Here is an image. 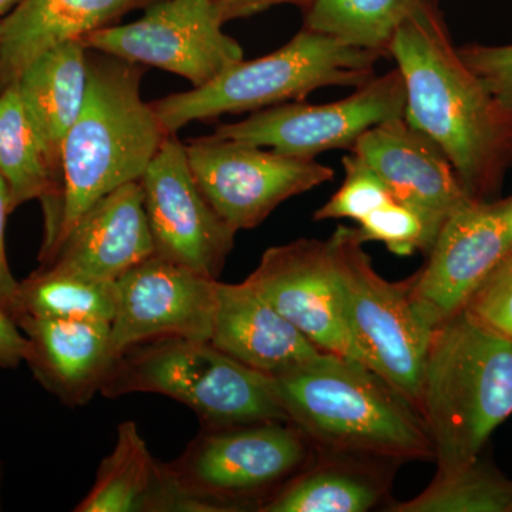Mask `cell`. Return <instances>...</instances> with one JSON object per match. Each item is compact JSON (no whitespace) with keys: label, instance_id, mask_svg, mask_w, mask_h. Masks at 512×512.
I'll list each match as a JSON object with an SVG mask.
<instances>
[{"label":"cell","instance_id":"25","mask_svg":"<svg viewBox=\"0 0 512 512\" xmlns=\"http://www.w3.org/2000/svg\"><path fill=\"white\" fill-rule=\"evenodd\" d=\"M116 308V282L97 281L52 266H40L35 274L19 282L13 320L30 316L111 323Z\"/></svg>","mask_w":512,"mask_h":512},{"label":"cell","instance_id":"8","mask_svg":"<svg viewBox=\"0 0 512 512\" xmlns=\"http://www.w3.org/2000/svg\"><path fill=\"white\" fill-rule=\"evenodd\" d=\"M329 244L345 296L349 329L363 363L420 410L433 330L414 308L412 278L389 282L380 276L357 228L339 225Z\"/></svg>","mask_w":512,"mask_h":512},{"label":"cell","instance_id":"34","mask_svg":"<svg viewBox=\"0 0 512 512\" xmlns=\"http://www.w3.org/2000/svg\"><path fill=\"white\" fill-rule=\"evenodd\" d=\"M224 23L229 20L248 18L278 5H301L308 8L313 0H214Z\"/></svg>","mask_w":512,"mask_h":512},{"label":"cell","instance_id":"28","mask_svg":"<svg viewBox=\"0 0 512 512\" xmlns=\"http://www.w3.org/2000/svg\"><path fill=\"white\" fill-rule=\"evenodd\" d=\"M345 181L325 205L313 215L315 221L353 220L360 222L370 212L394 201L379 174L355 153L343 157Z\"/></svg>","mask_w":512,"mask_h":512},{"label":"cell","instance_id":"17","mask_svg":"<svg viewBox=\"0 0 512 512\" xmlns=\"http://www.w3.org/2000/svg\"><path fill=\"white\" fill-rule=\"evenodd\" d=\"M154 256L140 181L104 195L74 225L47 264L97 281L117 282Z\"/></svg>","mask_w":512,"mask_h":512},{"label":"cell","instance_id":"36","mask_svg":"<svg viewBox=\"0 0 512 512\" xmlns=\"http://www.w3.org/2000/svg\"><path fill=\"white\" fill-rule=\"evenodd\" d=\"M0 483H2V470H0Z\"/></svg>","mask_w":512,"mask_h":512},{"label":"cell","instance_id":"27","mask_svg":"<svg viewBox=\"0 0 512 512\" xmlns=\"http://www.w3.org/2000/svg\"><path fill=\"white\" fill-rule=\"evenodd\" d=\"M417 0H313L305 28L318 30L349 45L375 50L387 47Z\"/></svg>","mask_w":512,"mask_h":512},{"label":"cell","instance_id":"5","mask_svg":"<svg viewBox=\"0 0 512 512\" xmlns=\"http://www.w3.org/2000/svg\"><path fill=\"white\" fill-rule=\"evenodd\" d=\"M384 55L303 28L291 42L269 55L232 64L217 77L183 93L153 101L165 130H178L222 114L259 111L302 101L322 87H357L376 77Z\"/></svg>","mask_w":512,"mask_h":512},{"label":"cell","instance_id":"15","mask_svg":"<svg viewBox=\"0 0 512 512\" xmlns=\"http://www.w3.org/2000/svg\"><path fill=\"white\" fill-rule=\"evenodd\" d=\"M217 282L158 256H151L121 276L116 282V315L110 323L116 356L153 340L210 342Z\"/></svg>","mask_w":512,"mask_h":512},{"label":"cell","instance_id":"10","mask_svg":"<svg viewBox=\"0 0 512 512\" xmlns=\"http://www.w3.org/2000/svg\"><path fill=\"white\" fill-rule=\"evenodd\" d=\"M214 0H164L143 18L83 37L87 49L178 74L200 87L244 60L237 40L222 30Z\"/></svg>","mask_w":512,"mask_h":512},{"label":"cell","instance_id":"32","mask_svg":"<svg viewBox=\"0 0 512 512\" xmlns=\"http://www.w3.org/2000/svg\"><path fill=\"white\" fill-rule=\"evenodd\" d=\"M10 210L9 191L0 177V306L13 318L16 299H18L19 281H16L8 262L5 247V229Z\"/></svg>","mask_w":512,"mask_h":512},{"label":"cell","instance_id":"20","mask_svg":"<svg viewBox=\"0 0 512 512\" xmlns=\"http://www.w3.org/2000/svg\"><path fill=\"white\" fill-rule=\"evenodd\" d=\"M396 461L313 450L259 512H367L389 497Z\"/></svg>","mask_w":512,"mask_h":512},{"label":"cell","instance_id":"30","mask_svg":"<svg viewBox=\"0 0 512 512\" xmlns=\"http://www.w3.org/2000/svg\"><path fill=\"white\" fill-rule=\"evenodd\" d=\"M461 312L488 332L512 340V251L478 286Z\"/></svg>","mask_w":512,"mask_h":512},{"label":"cell","instance_id":"29","mask_svg":"<svg viewBox=\"0 0 512 512\" xmlns=\"http://www.w3.org/2000/svg\"><path fill=\"white\" fill-rule=\"evenodd\" d=\"M359 224L363 242H383L393 254L413 255L416 251L429 254L431 242L419 215L397 201L370 212Z\"/></svg>","mask_w":512,"mask_h":512},{"label":"cell","instance_id":"7","mask_svg":"<svg viewBox=\"0 0 512 512\" xmlns=\"http://www.w3.org/2000/svg\"><path fill=\"white\" fill-rule=\"evenodd\" d=\"M312 444L289 421L207 429L167 463L201 512L258 511L311 460Z\"/></svg>","mask_w":512,"mask_h":512},{"label":"cell","instance_id":"31","mask_svg":"<svg viewBox=\"0 0 512 512\" xmlns=\"http://www.w3.org/2000/svg\"><path fill=\"white\" fill-rule=\"evenodd\" d=\"M461 59L495 99L512 113V45L458 47Z\"/></svg>","mask_w":512,"mask_h":512},{"label":"cell","instance_id":"18","mask_svg":"<svg viewBox=\"0 0 512 512\" xmlns=\"http://www.w3.org/2000/svg\"><path fill=\"white\" fill-rule=\"evenodd\" d=\"M16 325L29 342L28 363L37 382L66 406H84L101 392L119 357L110 323L19 316Z\"/></svg>","mask_w":512,"mask_h":512},{"label":"cell","instance_id":"35","mask_svg":"<svg viewBox=\"0 0 512 512\" xmlns=\"http://www.w3.org/2000/svg\"><path fill=\"white\" fill-rule=\"evenodd\" d=\"M18 3L19 0H0V16L9 13Z\"/></svg>","mask_w":512,"mask_h":512},{"label":"cell","instance_id":"3","mask_svg":"<svg viewBox=\"0 0 512 512\" xmlns=\"http://www.w3.org/2000/svg\"><path fill=\"white\" fill-rule=\"evenodd\" d=\"M272 379L289 423L316 450L399 464L434 461L416 404L360 360L323 353Z\"/></svg>","mask_w":512,"mask_h":512},{"label":"cell","instance_id":"21","mask_svg":"<svg viewBox=\"0 0 512 512\" xmlns=\"http://www.w3.org/2000/svg\"><path fill=\"white\" fill-rule=\"evenodd\" d=\"M148 0H19L0 22V89L53 47L82 40Z\"/></svg>","mask_w":512,"mask_h":512},{"label":"cell","instance_id":"26","mask_svg":"<svg viewBox=\"0 0 512 512\" xmlns=\"http://www.w3.org/2000/svg\"><path fill=\"white\" fill-rule=\"evenodd\" d=\"M390 512H512V480L491 464L477 460L437 470L423 493L404 503L387 504Z\"/></svg>","mask_w":512,"mask_h":512},{"label":"cell","instance_id":"33","mask_svg":"<svg viewBox=\"0 0 512 512\" xmlns=\"http://www.w3.org/2000/svg\"><path fill=\"white\" fill-rule=\"evenodd\" d=\"M29 342L15 320L0 306V367L15 369L28 359Z\"/></svg>","mask_w":512,"mask_h":512},{"label":"cell","instance_id":"1","mask_svg":"<svg viewBox=\"0 0 512 512\" xmlns=\"http://www.w3.org/2000/svg\"><path fill=\"white\" fill-rule=\"evenodd\" d=\"M387 55L404 87V120L441 148L473 201H491L512 170V113L461 59L437 3L417 0Z\"/></svg>","mask_w":512,"mask_h":512},{"label":"cell","instance_id":"9","mask_svg":"<svg viewBox=\"0 0 512 512\" xmlns=\"http://www.w3.org/2000/svg\"><path fill=\"white\" fill-rule=\"evenodd\" d=\"M198 187L234 231L262 224L293 197L333 180L316 158L288 156L229 138H195L185 146Z\"/></svg>","mask_w":512,"mask_h":512},{"label":"cell","instance_id":"6","mask_svg":"<svg viewBox=\"0 0 512 512\" xmlns=\"http://www.w3.org/2000/svg\"><path fill=\"white\" fill-rule=\"evenodd\" d=\"M100 393L110 399L163 394L190 407L207 429L289 421L272 376L208 340L167 338L134 346L116 360Z\"/></svg>","mask_w":512,"mask_h":512},{"label":"cell","instance_id":"2","mask_svg":"<svg viewBox=\"0 0 512 512\" xmlns=\"http://www.w3.org/2000/svg\"><path fill=\"white\" fill-rule=\"evenodd\" d=\"M141 64L89 55L82 111L63 141L59 210L39 259L47 264L74 225L104 195L140 181L170 136L141 99Z\"/></svg>","mask_w":512,"mask_h":512},{"label":"cell","instance_id":"38","mask_svg":"<svg viewBox=\"0 0 512 512\" xmlns=\"http://www.w3.org/2000/svg\"><path fill=\"white\" fill-rule=\"evenodd\" d=\"M511 225H512V214H511Z\"/></svg>","mask_w":512,"mask_h":512},{"label":"cell","instance_id":"13","mask_svg":"<svg viewBox=\"0 0 512 512\" xmlns=\"http://www.w3.org/2000/svg\"><path fill=\"white\" fill-rule=\"evenodd\" d=\"M140 183L154 256L218 279L237 231L202 194L177 134L165 138Z\"/></svg>","mask_w":512,"mask_h":512},{"label":"cell","instance_id":"12","mask_svg":"<svg viewBox=\"0 0 512 512\" xmlns=\"http://www.w3.org/2000/svg\"><path fill=\"white\" fill-rule=\"evenodd\" d=\"M512 195L473 201L448 218L427 264L412 276L414 308L431 330L463 311L478 286L512 251Z\"/></svg>","mask_w":512,"mask_h":512},{"label":"cell","instance_id":"11","mask_svg":"<svg viewBox=\"0 0 512 512\" xmlns=\"http://www.w3.org/2000/svg\"><path fill=\"white\" fill-rule=\"evenodd\" d=\"M406 87L399 69L376 76L346 99L328 104H278L248 119L221 124L214 136L268 147L288 156L316 158L349 150L377 124L404 117Z\"/></svg>","mask_w":512,"mask_h":512},{"label":"cell","instance_id":"4","mask_svg":"<svg viewBox=\"0 0 512 512\" xmlns=\"http://www.w3.org/2000/svg\"><path fill=\"white\" fill-rule=\"evenodd\" d=\"M419 407L439 470L477 460L491 434L512 416V340L463 312L437 326Z\"/></svg>","mask_w":512,"mask_h":512},{"label":"cell","instance_id":"37","mask_svg":"<svg viewBox=\"0 0 512 512\" xmlns=\"http://www.w3.org/2000/svg\"><path fill=\"white\" fill-rule=\"evenodd\" d=\"M0 32H2V25H0Z\"/></svg>","mask_w":512,"mask_h":512},{"label":"cell","instance_id":"14","mask_svg":"<svg viewBox=\"0 0 512 512\" xmlns=\"http://www.w3.org/2000/svg\"><path fill=\"white\" fill-rule=\"evenodd\" d=\"M245 282L316 348L363 362L349 329L329 239H298L266 249Z\"/></svg>","mask_w":512,"mask_h":512},{"label":"cell","instance_id":"23","mask_svg":"<svg viewBox=\"0 0 512 512\" xmlns=\"http://www.w3.org/2000/svg\"><path fill=\"white\" fill-rule=\"evenodd\" d=\"M87 80V47L73 40L37 57L13 83L60 183L63 141L82 111Z\"/></svg>","mask_w":512,"mask_h":512},{"label":"cell","instance_id":"24","mask_svg":"<svg viewBox=\"0 0 512 512\" xmlns=\"http://www.w3.org/2000/svg\"><path fill=\"white\" fill-rule=\"evenodd\" d=\"M0 177L8 187L10 210L33 200L43 202L46 237L56 222L62 183L50 167L15 84L0 93Z\"/></svg>","mask_w":512,"mask_h":512},{"label":"cell","instance_id":"19","mask_svg":"<svg viewBox=\"0 0 512 512\" xmlns=\"http://www.w3.org/2000/svg\"><path fill=\"white\" fill-rule=\"evenodd\" d=\"M210 342L238 362L271 376L326 353L245 281L217 282Z\"/></svg>","mask_w":512,"mask_h":512},{"label":"cell","instance_id":"22","mask_svg":"<svg viewBox=\"0 0 512 512\" xmlns=\"http://www.w3.org/2000/svg\"><path fill=\"white\" fill-rule=\"evenodd\" d=\"M76 512H201L168 468L148 450L134 421H124L109 456L101 460L92 490Z\"/></svg>","mask_w":512,"mask_h":512},{"label":"cell","instance_id":"16","mask_svg":"<svg viewBox=\"0 0 512 512\" xmlns=\"http://www.w3.org/2000/svg\"><path fill=\"white\" fill-rule=\"evenodd\" d=\"M350 153L379 174L394 201L419 215L431 247L448 218L473 202L446 154L404 117L370 128Z\"/></svg>","mask_w":512,"mask_h":512}]
</instances>
